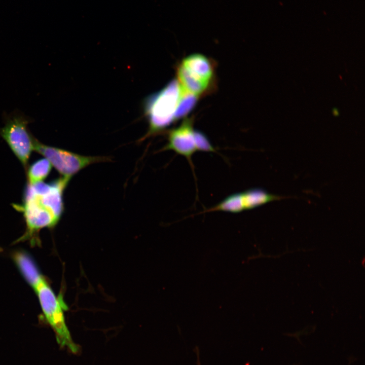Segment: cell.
Wrapping results in <instances>:
<instances>
[{
	"label": "cell",
	"instance_id": "obj_13",
	"mask_svg": "<svg viewBox=\"0 0 365 365\" xmlns=\"http://www.w3.org/2000/svg\"><path fill=\"white\" fill-rule=\"evenodd\" d=\"M194 137L197 151L216 152L207 136L202 132L194 130Z\"/></svg>",
	"mask_w": 365,
	"mask_h": 365
},
{
	"label": "cell",
	"instance_id": "obj_7",
	"mask_svg": "<svg viewBox=\"0 0 365 365\" xmlns=\"http://www.w3.org/2000/svg\"><path fill=\"white\" fill-rule=\"evenodd\" d=\"M180 65L193 77L211 84L214 66L207 57L201 54H192L184 58Z\"/></svg>",
	"mask_w": 365,
	"mask_h": 365
},
{
	"label": "cell",
	"instance_id": "obj_15",
	"mask_svg": "<svg viewBox=\"0 0 365 365\" xmlns=\"http://www.w3.org/2000/svg\"><path fill=\"white\" fill-rule=\"evenodd\" d=\"M2 251V249L0 248V252Z\"/></svg>",
	"mask_w": 365,
	"mask_h": 365
},
{
	"label": "cell",
	"instance_id": "obj_1",
	"mask_svg": "<svg viewBox=\"0 0 365 365\" xmlns=\"http://www.w3.org/2000/svg\"><path fill=\"white\" fill-rule=\"evenodd\" d=\"M70 179L60 177L49 183L28 184L23 204L17 206L23 212L27 230L22 239H31L44 228H52L60 220L64 210L63 192Z\"/></svg>",
	"mask_w": 365,
	"mask_h": 365
},
{
	"label": "cell",
	"instance_id": "obj_9",
	"mask_svg": "<svg viewBox=\"0 0 365 365\" xmlns=\"http://www.w3.org/2000/svg\"><path fill=\"white\" fill-rule=\"evenodd\" d=\"M242 193L245 210L253 209L280 198L260 189H252Z\"/></svg>",
	"mask_w": 365,
	"mask_h": 365
},
{
	"label": "cell",
	"instance_id": "obj_11",
	"mask_svg": "<svg viewBox=\"0 0 365 365\" xmlns=\"http://www.w3.org/2000/svg\"><path fill=\"white\" fill-rule=\"evenodd\" d=\"M51 168V164L45 158L33 162L28 167L27 171L28 184L42 181L48 176Z\"/></svg>",
	"mask_w": 365,
	"mask_h": 365
},
{
	"label": "cell",
	"instance_id": "obj_4",
	"mask_svg": "<svg viewBox=\"0 0 365 365\" xmlns=\"http://www.w3.org/2000/svg\"><path fill=\"white\" fill-rule=\"evenodd\" d=\"M34 150L48 159L62 175L71 179L83 169L96 163L111 161L107 156H83L65 150L47 145L34 140Z\"/></svg>",
	"mask_w": 365,
	"mask_h": 365
},
{
	"label": "cell",
	"instance_id": "obj_10",
	"mask_svg": "<svg viewBox=\"0 0 365 365\" xmlns=\"http://www.w3.org/2000/svg\"><path fill=\"white\" fill-rule=\"evenodd\" d=\"M244 210H245L241 192L228 196L216 205L206 209L205 212L223 211L238 213Z\"/></svg>",
	"mask_w": 365,
	"mask_h": 365
},
{
	"label": "cell",
	"instance_id": "obj_8",
	"mask_svg": "<svg viewBox=\"0 0 365 365\" xmlns=\"http://www.w3.org/2000/svg\"><path fill=\"white\" fill-rule=\"evenodd\" d=\"M13 259L22 276L31 287L43 276L32 259L26 253L16 252L13 255Z\"/></svg>",
	"mask_w": 365,
	"mask_h": 365
},
{
	"label": "cell",
	"instance_id": "obj_6",
	"mask_svg": "<svg viewBox=\"0 0 365 365\" xmlns=\"http://www.w3.org/2000/svg\"><path fill=\"white\" fill-rule=\"evenodd\" d=\"M193 119L186 118L167 133L166 144L162 151L171 150L185 157L193 167L192 158L197 151L193 128Z\"/></svg>",
	"mask_w": 365,
	"mask_h": 365
},
{
	"label": "cell",
	"instance_id": "obj_14",
	"mask_svg": "<svg viewBox=\"0 0 365 365\" xmlns=\"http://www.w3.org/2000/svg\"><path fill=\"white\" fill-rule=\"evenodd\" d=\"M332 113L333 115L336 117L338 116L339 115V112L338 110L336 108H334L332 110Z\"/></svg>",
	"mask_w": 365,
	"mask_h": 365
},
{
	"label": "cell",
	"instance_id": "obj_12",
	"mask_svg": "<svg viewBox=\"0 0 365 365\" xmlns=\"http://www.w3.org/2000/svg\"><path fill=\"white\" fill-rule=\"evenodd\" d=\"M180 96L174 114V121L186 117L194 108L199 97L184 90L180 87Z\"/></svg>",
	"mask_w": 365,
	"mask_h": 365
},
{
	"label": "cell",
	"instance_id": "obj_3",
	"mask_svg": "<svg viewBox=\"0 0 365 365\" xmlns=\"http://www.w3.org/2000/svg\"><path fill=\"white\" fill-rule=\"evenodd\" d=\"M32 288L36 293L46 320L54 331L58 343L73 353L79 351L72 341L65 323L64 311L67 308L63 300L57 297L43 276Z\"/></svg>",
	"mask_w": 365,
	"mask_h": 365
},
{
	"label": "cell",
	"instance_id": "obj_5",
	"mask_svg": "<svg viewBox=\"0 0 365 365\" xmlns=\"http://www.w3.org/2000/svg\"><path fill=\"white\" fill-rule=\"evenodd\" d=\"M5 118V125L0 128V136L26 168L34 150L35 138L28 129L29 120L23 114L17 113Z\"/></svg>",
	"mask_w": 365,
	"mask_h": 365
},
{
	"label": "cell",
	"instance_id": "obj_2",
	"mask_svg": "<svg viewBox=\"0 0 365 365\" xmlns=\"http://www.w3.org/2000/svg\"><path fill=\"white\" fill-rule=\"evenodd\" d=\"M180 93L179 84L176 79H173L160 91L145 98L143 109L149 129L139 141L161 133L174 121Z\"/></svg>",
	"mask_w": 365,
	"mask_h": 365
}]
</instances>
